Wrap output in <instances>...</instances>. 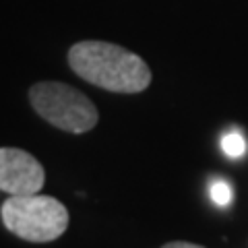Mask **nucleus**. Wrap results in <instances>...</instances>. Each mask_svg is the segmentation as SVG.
<instances>
[{"label": "nucleus", "mask_w": 248, "mask_h": 248, "mask_svg": "<svg viewBox=\"0 0 248 248\" xmlns=\"http://www.w3.org/2000/svg\"><path fill=\"white\" fill-rule=\"evenodd\" d=\"M68 66L83 81L112 93H141L151 85V68L139 54L99 40L77 42Z\"/></svg>", "instance_id": "nucleus-1"}, {"label": "nucleus", "mask_w": 248, "mask_h": 248, "mask_svg": "<svg viewBox=\"0 0 248 248\" xmlns=\"http://www.w3.org/2000/svg\"><path fill=\"white\" fill-rule=\"evenodd\" d=\"M4 228L25 242L46 244L58 240L68 228L66 207L54 197L23 195L9 197L0 207Z\"/></svg>", "instance_id": "nucleus-2"}, {"label": "nucleus", "mask_w": 248, "mask_h": 248, "mask_svg": "<svg viewBox=\"0 0 248 248\" xmlns=\"http://www.w3.org/2000/svg\"><path fill=\"white\" fill-rule=\"evenodd\" d=\"M29 104L46 122L73 135L89 133L99 120L95 104L85 93L58 81L35 83L29 89Z\"/></svg>", "instance_id": "nucleus-3"}, {"label": "nucleus", "mask_w": 248, "mask_h": 248, "mask_svg": "<svg viewBox=\"0 0 248 248\" xmlns=\"http://www.w3.org/2000/svg\"><path fill=\"white\" fill-rule=\"evenodd\" d=\"M46 172L33 155L17 149L2 147L0 149V190L9 197L35 195L44 188Z\"/></svg>", "instance_id": "nucleus-4"}, {"label": "nucleus", "mask_w": 248, "mask_h": 248, "mask_svg": "<svg viewBox=\"0 0 248 248\" xmlns=\"http://www.w3.org/2000/svg\"><path fill=\"white\" fill-rule=\"evenodd\" d=\"M221 149L226 151V155H230V157H242L244 149H246L242 135L240 133H228L221 139Z\"/></svg>", "instance_id": "nucleus-5"}, {"label": "nucleus", "mask_w": 248, "mask_h": 248, "mask_svg": "<svg viewBox=\"0 0 248 248\" xmlns=\"http://www.w3.org/2000/svg\"><path fill=\"white\" fill-rule=\"evenodd\" d=\"M209 195H211V201L215 205L226 207L232 201V188H230V184L226 180H213L211 188H209Z\"/></svg>", "instance_id": "nucleus-6"}, {"label": "nucleus", "mask_w": 248, "mask_h": 248, "mask_svg": "<svg viewBox=\"0 0 248 248\" xmlns=\"http://www.w3.org/2000/svg\"><path fill=\"white\" fill-rule=\"evenodd\" d=\"M161 248H205V246H199V244H192V242H184V240H174V242H168Z\"/></svg>", "instance_id": "nucleus-7"}]
</instances>
